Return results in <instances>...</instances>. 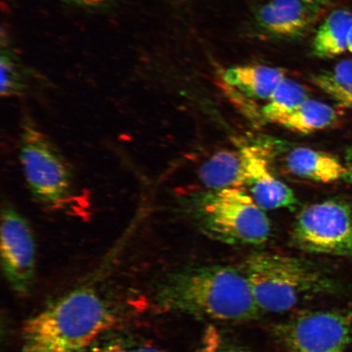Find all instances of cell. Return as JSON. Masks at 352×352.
<instances>
[{
	"label": "cell",
	"mask_w": 352,
	"mask_h": 352,
	"mask_svg": "<svg viewBox=\"0 0 352 352\" xmlns=\"http://www.w3.org/2000/svg\"><path fill=\"white\" fill-rule=\"evenodd\" d=\"M162 311L220 322H246L262 314L241 268L206 266L171 274L158 285Z\"/></svg>",
	"instance_id": "cell-1"
},
{
	"label": "cell",
	"mask_w": 352,
	"mask_h": 352,
	"mask_svg": "<svg viewBox=\"0 0 352 352\" xmlns=\"http://www.w3.org/2000/svg\"><path fill=\"white\" fill-rule=\"evenodd\" d=\"M118 322L116 309L94 288L82 286L25 321L21 352H85Z\"/></svg>",
	"instance_id": "cell-2"
},
{
	"label": "cell",
	"mask_w": 352,
	"mask_h": 352,
	"mask_svg": "<svg viewBox=\"0 0 352 352\" xmlns=\"http://www.w3.org/2000/svg\"><path fill=\"white\" fill-rule=\"evenodd\" d=\"M240 268L262 314H283L337 289L336 281L314 263L289 255L254 254Z\"/></svg>",
	"instance_id": "cell-3"
},
{
	"label": "cell",
	"mask_w": 352,
	"mask_h": 352,
	"mask_svg": "<svg viewBox=\"0 0 352 352\" xmlns=\"http://www.w3.org/2000/svg\"><path fill=\"white\" fill-rule=\"evenodd\" d=\"M184 204L210 239L236 245H261L270 239V220L244 188L210 190Z\"/></svg>",
	"instance_id": "cell-4"
},
{
	"label": "cell",
	"mask_w": 352,
	"mask_h": 352,
	"mask_svg": "<svg viewBox=\"0 0 352 352\" xmlns=\"http://www.w3.org/2000/svg\"><path fill=\"white\" fill-rule=\"evenodd\" d=\"M19 160L34 201L47 210H65L76 189L72 166L28 116L21 118Z\"/></svg>",
	"instance_id": "cell-5"
},
{
	"label": "cell",
	"mask_w": 352,
	"mask_h": 352,
	"mask_svg": "<svg viewBox=\"0 0 352 352\" xmlns=\"http://www.w3.org/2000/svg\"><path fill=\"white\" fill-rule=\"evenodd\" d=\"M274 334L287 352H346L352 336V312H302L275 325Z\"/></svg>",
	"instance_id": "cell-6"
},
{
	"label": "cell",
	"mask_w": 352,
	"mask_h": 352,
	"mask_svg": "<svg viewBox=\"0 0 352 352\" xmlns=\"http://www.w3.org/2000/svg\"><path fill=\"white\" fill-rule=\"evenodd\" d=\"M294 246L302 252L352 255V212L344 202L327 200L307 206L298 214L292 232Z\"/></svg>",
	"instance_id": "cell-7"
},
{
	"label": "cell",
	"mask_w": 352,
	"mask_h": 352,
	"mask_svg": "<svg viewBox=\"0 0 352 352\" xmlns=\"http://www.w3.org/2000/svg\"><path fill=\"white\" fill-rule=\"evenodd\" d=\"M0 243L8 285L19 296H28L36 275V241L28 220L8 201L2 205Z\"/></svg>",
	"instance_id": "cell-8"
},
{
	"label": "cell",
	"mask_w": 352,
	"mask_h": 352,
	"mask_svg": "<svg viewBox=\"0 0 352 352\" xmlns=\"http://www.w3.org/2000/svg\"><path fill=\"white\" fill-rule=\"evenodd\" d=\"M245 158V190L263 210L292 208L296 204L292 189L277 179L261 148L242 147Z\"/></svg>",
	"instance_id": "cell-9"
},
{
	"label": "cell",
	"mask_w": 352,
	"mask_h": 352,
	"mask_svg": "<svg viewBox=\"0 0 352 352\" xmlns=\"http://www.w3.org/2000/svg\"><path fill=\"white\" fill-rule=\"evenodd\" d=\"M316 8L307 0H270L259 8L257 21L263 30L274 36L296 37L309 28Z\"/></svg>",
	"instance_id": "cell-10"
},
{
	"label": "cell",
	"mask_w": 352,
	"mask_h": 352,
	"mask_svg": "<svg viewBox=\"0 0 352 352\" xmlns=\"http://www.w3.org/2000/svg\"><path fill=\"white\" fill-rule=\"evenodd\" d=\"M290 173L320 183H332L344 178L345 165L328 153L307 147L292 149L285 158Z\"/></svg>",
	"instance_id": "cell-11"
},
{
	"label": "cell",
	"mask_w": 352,
	"mask_h": 352,
	"mask_svg": "<svg viewBox=\"0 0 352 352\" xmlns=\"http://www.w3.org/2000/svg\"><path fill=\"white\" fill-rule=\"evenodd\" d=\"M243 149L222 151L213 154L200 167L201 182L210 190L245 188L246 171Z\"/></svg>",
	"instance_id": "cell-12"
},
{
	"label": "cell",
	"mask_w": 352,
	"mask_h": 352,
	"mask_svg": "<svg viewBox=\"0 0 352 352\" xmlns=\"http://www.w3.org/2000/svg\"><path fill=\"white\" fill-rule=\"evenodd\" d=\"M285 78L283 69L264 65H239L223 73V81L250 98L267 100Z\"/></svg>",
	"instance_id": "cell-13"
},
{
	"label": "cell",
	"mask_w": 352,
	"mask_h": 352,
	"mask_svg": "<svg viewBox=\"0 0 352 352\" xmlns=\"http://www.w3.org/2000/svg\"><path fill=\"white\" fill-rule=\"evenodd\" d=\"M351 26L352 12L338 10L330 13L316 33L314 54L319 58H332L344 54Z\"/></svg>",
	"instance_id": "cell-14"
},
{
	"label": "cell",
	"mask_w": 352,
	"mask_h": 352,
	"mask_svg": "<svg viewBox=\"0 0 352 352\" xmlns=\"http://www.w3.org/2000/svg\"><path fill=\"white\" fill-rule=\"evenodd\" d=\"M338 118L336 110L328 104L308 98L277 124L297 133L310 134L332 127Z\"/></svg>",
	"instance_id": "cell-15"
},
{
	"label": "cell",
	"mask_w": 352,
	"mask_h": 352,
	"mask_svg": "<svg viewBox=\"0 0 352 352\" xmlns=\"http://www.w3.org/2000/svg\"><path fill=\"white\" fill-rule=\"evenodd\" d=\"M311 79L341 107L352 109V60H341L333 69L314 74Z\"/></svg>",
	"instance_id": "cell-16"
},
{
	"label": "cell",
	"mask_w": 352,
	"mask_h": 352,
	"mask_svg": "<svg viewBox=\"0 0 352 352\" xmlns=\"http://www.w3.org/2000/svg\"><path fill=\"white\" fill-rule=\"evenodd\" d=\"M308 98L305 87L285 78L267 100V104L263 108V116L267 120L277 124Z\"/></svg>",
	"instance_id": "cell-17"
},
{
	"label": "cell",
	"mask_w": 352,
	"mask_h": 352,
	"mask_svg": "<svg viewBox=\"0 0 352 352\" xmlns=\"http://www.w3.org/2000/svg\"><path fill=\"white\" fill-rule=\"evenodd\" d=\"M1 96L12 98L24 94L28 88V76L23 65L10 46L7 34L2 32L1 56Z\"/></svg>",
	"instance_id": "cell-18"
},
{
	"label": "cell",
	"mask_w": 352,
	"mask_h": 352,
	"mask_svg": "<svg viewBox=\"0 0 352 352\" xmlns=\"http://www.w3.org/2000/svg\"><path fill=\"white\" fill-rule=\"evenodd\" d=\"M135 343L121 334H109L100 337L85 352H133Z\"/></svg>",
	"instance_id": "cell-19"
},
{
	"label": "cell",
	"mask_w": 352,
	"mask_h": 352,
	"mask_svg": "<svg viewBox=\"0 0 352 352\" xmlns=\"http://www.w3.org/2000/svg\"><path fill=\"white\" fill-rule=\"evenodd\" d=\"M73 6L88 8H98L109 6L114 0H65Z\"/></svg>",
	"instance_id": "cell-20"
},
{
	"label": "cell",
	"mask_w": 352,
	"mask_h": 352,
	"mask_svg": "<svg viewBox=\"0 0 352 352\" xmlns=\"http://www.w3.org/2000/svg\"><path fill=\"white\" fill-rule=\"evenodd\" d=\"M133 352H168L157 345L151 343L142 342L139 344H135Z\"/></svg>",
	"instance_id": "cell-21"
},
{
	"label": "cell",
	"mask_w": 352,
	"mask_h": 352,
	"mask_svg": "<svg viewBox=\"0 0 352 352\" xmlns=\"http://www.w3.org/2000/svg\"><path fill=\"white\" fill-rule=\"evenodd\" d=\"M345 167L346 173L343 179L352 184V146L346 151Z\"/></svg>",
	"instance_id": "cell-22"
},
{
	"label": "cell",
	"mask_w": 352,
	"mask_h": 352,
	"mask_svg": "<svg viewBox=\"0 0 352 352\" xmlns=\"http://www.w3.org/2000/svg\"><path fill=\"white\" fill-rule=\"evenodd\" d=\"M208 352H254L245 347H241L239 346H222L218 347V349H214L208 350Z\"/></svg>",
	"instance_id": "cell-23"
},
{
	"label": "cell",
	"mask_w": 352,
	"mask_h": 352,
	"mask_svg": "<svg viewBox=\"0 0 352 352\" xmlns=\"http://www.w3.org/2000/svg\"><path fill=\"white\" fill-rule=\"evenodd\" d=\"M347 51L352 54V26L349 35V41H347Z\"/></svg>",
	"instance_id": "cell-24"
},
{
	"label": "cell",
	"mask_w": 352,
	"mask_h": 352,
	"mask_svg": "<svg viewBox=\"0 0 352 352\" xmlns=\"http://www.w3.org/2000/svg\"><path fill=\"white\" fill-rule=\"evenodd\" d=\"M307 1L309 2L311 4H314V6L318 7L319 4L323 3L325 1H327V0H307Z\"/></svg>",
	"instance_id": "cell-25"
}]
</instances>
